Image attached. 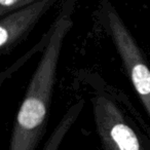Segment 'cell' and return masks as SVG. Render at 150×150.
I'll list each match as a JSON object with an SVG mask.
<instances>
[{
	"label": "cell",
	"instance_id": "1",
	"mask_svg": "<svg viewBox=\"0 0 150 150\" xmlns=\"http://www.w3.org/2000/svg\"><path fill=\"white\" fill-rule=\"evenodd\" d=\"M77 0H64L47 34V41L17 112L8 150H36L47 127L52 92L63 44L72 29Z\"/></svg>",
	"mask_w": 150,
	"mask_h": 150
},
{
	"label": "cell",
	"instance_id": "4",
	"mask_svg": "<svg viewBox=\"0 0 150 150\" xmlns=\"http://www.w3.org/2000/svg\"><path fill=\"white\" fill-rule=\"evenodd\" d=\"M56 2H58V0H37L1 18V54H8L18 43H20Z\"/></svg>",
	"mask_w": 150,
	"mask_h": 150
},
{
	"label": "cell",
	"instance_id": "2",
	"mask_svg": "<svg viewBox=\"0 0 150 150\" xmlns=\"http://www.w3.org/2000/svg\"><path fill=\"white\" fill-rule=\"evenodd\" d=\"M92 103L100 150H150V127L133 107L103 93Z\"/></svg>",
	"mask_w": 150,
	"mask_h": 150
},
{
	"label": "cell",
	"instance_id": "7",
	"mask_svg": "<svg viewBox=\"0 0 150 150\" xmlns=\"http://www.w3.org/2000/svg\"><path fill=\"white\" fill-rule=\"evenodd\" d=\"M34 1H37V0H23V7L28 4H30V3L34 2Z\"/></svg>",
	"mask_w": 150,
	"mask_h": 150
},
{
	"label": "cell",
	"instance_id": "6",
	"mask_svg": "<svg viewBox=\"0 0 150 150\" xmlns=\"http://www.w3.org/2000/svg\"><path fill=\"white\" fill-rule=\"evenodd\" d=\"M22 7L23 0H0V17H4Z\"/></svg>",
	"mask_w": 150,
	"mask_h": 150
},
{
	"label": "cell",
	"instance_id": "3",
	"mask_svg": "<svg viewBox=\"0 0 150 150\" xmlns=\"http://www.w3.org/2000/svg\"><path fill=\"white\" fill-rule=\"evenodd\" d=\"M100 16L127 76L150 118V66L110 0H101Z\"/></svg>",
	"mask_w": 150,
	"mask_h": 150
},
{
	"label": "cell",
	"instance_id": "5",
	"mask_svg": "<svg viewBox=\"0 0 150 150\" xmlns=\"http://www.w3.org/2000/svg\"><path fill=\"white\" fill-rule=\"evenodd\" d=\"M84 108V100L80 99L76 103L69 107L68 110L60 119L59 123L56 125L54 131L52 132L47 141L44 143L42 150H59L63 140L69 133L71 127L74 125L76 120L79 117L81 111Z\"/></svg>",
	"mask_w": 150,
	"mask_h": 150
}]
</instances>
